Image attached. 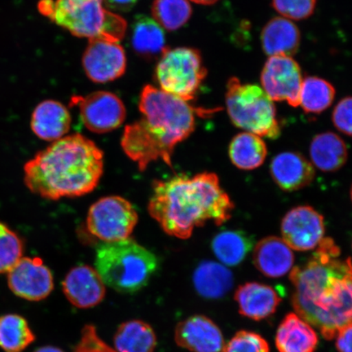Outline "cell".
Instances as JSON below:
<instances>
[{"instance_id":"obj_23","label":"cell","mask_w":352,"mask_h":352,"mask_svg":"<svg viewBox=\"0 0 352 352\" xmlns=\"http://www.w3.org/2000/svg\"><path fill=\"white\" fill-rule=\"evenodd\" d=\"M131 43L136 54L145 58L161 56L167 50L164 30L152 17L139 15L131 29Z\"/></svg>"},{"instance_id":"obj_14","label":"cell","mask_w":352,"mask_h":352,"mask_svg":"<svg viewBox=\"0 0 352 352\" xmlns=\"http://www.w3.org/2000/svg\"><path fill=\"white\" fill-rule=\"evenodd\" d=\"M82 66L91 81L104 83L116 80L126 72L125 51L117 42L90 39L82 56Z\"/></svg>"},{"instance_id":"obj_33","label":"cell","mask_w":352,"mask_h":352,"mask_svg":"<svg viewBox=\"0 0 352 352\" xmlns=\"http://www.w3.org/2000/svg\"><path fill=\"white\" fill-rule=\"evenodd\" d=\"M223 352H270V346L261 334L241 330L224 346Z\"/></svg>"},{"instance_id":"obj_15","label":"cell","mask_w":352,"mask_h":352,"mask_svg":"<svg viewBox=\"0 0 352 352\" xmlns=\"http://www.w3.org/2000/svg\"><path fill=\"white\" fill-rule=\"evenodd\" d=\"M175 340L179 346L191 352H223L226 346L218 325L201 315L179 323L175 328Z\"/></svg>"},{"instance_id":"obj_6","label":"cell","mask_w":352,"mask_h":352,"mask_svg":"<svg viewBox=\"0 0 352 352\" xmlns=\"http://www.w3.org/2000/svg\"><path fill=\"white\" fill-rule=\"evenodd\" d=\"M96 270L104 285L122 294H134L149 283L158 267L155 255L129 239L103 243L96 252Z\"/></svg>"},{"instance_id":"obj_30","label":"cell","mask_w":352,"mask_h":352,"mask_svg":"<svg viewBox=\"0 0 352 352\" xmlns=\"http://www.w3.org/2000/svg\"><path fill=\"white\" fill-rule=\"evenodd\" d=\"M336 89L324 79L307 77L302 81L299 105L306 113H320L331 105Z\"/></svg>"},{"instance_id":"obj_7","label":"cell","mask_w":352,"mask_h":352,"mask_svg":"<svg viewBox=\"0 0 352 352\" xmlns=\"http://www.w3.org/2000/svg\"><path fill=\"white\" fill-rule=\"evenodd\" d=\"M226 100L228 116L236 126L259 138H279L276 107L263 88L233 77L228 82Z\"/></svg>"},{"instance_id":"obj_32","label":"cell","mask_w":352,"mask_h":352,"mask_svg":"<svg viewBox=\"0 0 352 352\" xmlns=\"http://www.w3.org/2000/svg\"><path fill=\"white\" fill-rule=\"evenodd\" d=\"M23 241L16 232L0 221V274L8 271L22 258Z\"/></svg>"},{"instance_id":"obj_9","label":"cell","mask_w":352,"mask_h":352,"mask_svg":"<svg viewBox=\"0 0 352 352\" xmlns=\"http://www.w3.org/2000/svg\"><path fill=\"white\" fill-rule=\"evenodd\" d=\"M138 222L134 206L120 196L100 198L91 206L87 218L88 230L104 243L129 239Z\"/></svg>"},{"instance_id":"obj_26","label":"cell","mask_w":352,"mask_h":352,"mask_svg":"<svg viewBox=\"0 0 352 352\" xmlns=\"http://www.w3.org/2000/svg\"><path fill=\"white\" fill-rule=\"evenodd\" d=\"M116 352H153L157 337L153 329L142 320H133L122 323L113 338Z\"/></svg>"},{"instance_id":"obj_3","label":"cell","mask_w":352,"mask_h":352,"mask_svg":"<svg viewBox=\"0 0 352 352\" xmlns=\"http://www.w3.org/2000/svg\"><path fill=\"white\" fill-rule=\"evenodd\" d=\"M103 171L102 151L77 133L56 140L26 162L24 182L34 195L59 200L94 191Z\"/></svg>"},{"instance_id":"obj_24","label":"cell","mask_w":352,"mask_h":352,"mask_svg":"<svg viewBox=\"0 0 352 352\" xmlns=\"http://www.w3.org/2000/svg\"><path fill=\"white\" fill-rule=\"evenodd\" d=\"M196 292L201 297L218 299L230 292L233 275L226 266L217 262L204 261L198 265L192 276Z\"/></svg>"},{"instance_id":"obj_8","label":"cell","mask_w":352,"mask_h":352,"mask_svg":"<svg viewBox=\"0 0 352 352\" xmlns=\"http://www.w3.org/2000/svg\"><path fill=\"white\" fill-rule=\"evenodd\" d=\"M155 74L160 89L188 102L195 98L208 70L199 51L176 47L162 54Z\"/></svg>"},{"instance_id":"obj_21","label":"cell","mask_w":352,"mask_h":352,"mask_svg":"<svg viewBox=\"0 0 352 352\" xmlns=\"http://www.w3.org/2000/svg\"><path fill=\"white\" fill-rule=\"evenodd\" d=\"M276 345L279 352H315L318 336L307 321L296 314H289L277 329Z\"/></svg>"},{"instance_id":"obj_19","label":"cell","mask_w":352,"mask_h":352,"mask_svg":"<svg viewBox=\"0 0 352 352\" xmlns=\"http://www.w3.org/2000/svg\"><path fill=\"white\" fill-rule=\"evenodd\" d=\"M253 261L254 266L264 276L278 278L292 271L294 255L283 239L271 236L255 245Z\"/></svg>"},{"instance_id":"obj_29","label":"cell","mask_w":352,"mask_h":352,"mask_svg":"<svg viewBox=\"0 0 352 352\" xmlns=\"http://www.w3.org/2000/svg\"><path fill=\"white\" fill-rule=\"evenodd\" d=\"M35 340L24 318L17 314L0 316V347L6 352H22Z\"/></svg>"},{"instance_id":"obj_36","label":"cell","mask_w":352,"mask_h":352,"mask_svg":"<svg viewBox=\"0 0 352 352\" xmlns=\"http://www.w3.org/2000/svg\"><path fill=\"white\" fill-rule=\"evenodd\" d=\"M336 338L338 352H351V324L342 328Z\"/></svg>"},{"instance_id":"obj_17","label":"cell","mask_w":352,"mask_h":352,"mask_svg":"<svg viewBox=\"0 0 352 352\" xmlns=\"http://www.w3.org/2000/svg\"><path fill=\"white\" fill-rule=\"evenodd\" d=\"M270 170L277 186L287 192L309 186L316 175L314 165L297 152L279 153L272 160Z\"/></svg>"},{"instance_id":"obj_34","label":"cell","mask_w":352,"mask_h":352,"mask_svg":"<svg viewBox=\"0 0 352 352\" xmlns=\"http://www.w3.org/2000/svg\"><path fill=\"white\" fill-rule=\"evenodd\" d=\"M316 0H272V7L284 19L303 20L314 12Z\"/></svg>"},{"instance_id":"obj_1","label":"cell","mask_w":352,"mask_h":352,"mask_svg":"<svg viewBox=\"0 0 352 352\" xmlns=\"http://www.w3.org/2000/svg\"><path fill=\"white\" fill-rule=\"evenodd\" d=\"M340 254L336 242L324 237L309 261L289 274L294 310L327 340L351 324V262Z\"/></svg>"},{"instance_id":"obj_10","label":"cell","mask_w":352,"mask_h":352,"mask_svg":"<svg viewBox=\"0 0 352 352\" xmlns=\"http://www.w3.org/2000/svg\"><path fill=\"white\" fill-rule=\"evenodd\" d=\"M70 104L78 108L83 124L95 133L116 130L126 118V108L122 100L107 91L92 92L86 96H74Z\"/></svg>"},{"instance_id":"obj_11","label":"cell","mask_w":352,"mask_h":352,"mask_svg":"<svg viewBox=\"0 0 352 352\" xmlns=\"http://www.w3.org/2000/svg\"><path fill=\"white\" fill-rule=\"evenodd\" d=\"M301 69L289 56H271L261 74L263 90L272 101H286L293 107L299 105L302 85Z\"/></svg>"},{"instance_id":"obj_27","label":"cell","mask_w":352,"mask_h":352,"mask_svg":"<svg viewBox=\"0 0 352 352\" xmlns=\"http://www.w3.org/2000/svg\"><path fill=\"white\" fill-rule=\"evenodd\" d=\"M228 153L233 165L237 168L252 170L263 165L266 160L267 148L259 136L242 132L232 139Z\"/></svg>"},{"instance_id":"obj_35","label":"cell","mask_w":352,"mask_h":352,"mask_svg":"<svg viewBox=\"0 0 352 352\" xmlns=\"http://www.w3.org/2000/svg\"><path fill=\"white\" fill-rule=\"evenodd\" d=\"M333 122L343 134L351 135V98H343L333 113Z\"/></svg>"},{"instance_id":"obj_38","label":"cell","mask_w":352,"mask_h":352,"mask_svg":"<svg viewBox=\"0 0 352 352\" xmlns=\"http://www.w3.org/2000/svg\"><path fill=\"white\" fill-rule=\"evenodd\" d=\"M34 352H64L60 349H57L56 346H42L41 349H37Z\"/></svg>"},{"instance_id":"obj_39","label":"cell","mask_w":352,"mask_h":352,"mask_svg":"<svg viewBox=\"0 0 352 352\" xmlns=\"http://www.w3.org/2000/svg\"><path fill=\"white\" fill-rule=\"evenodd\" d=\"M190 1L197 4H201V6H211V4L217 3L219 0H190Z\"/></svg>"},{"instance_id":"obj_2","label":"cell","mask_w":352,"mask_h":352,"mask_svg":"<svg viewBox=\"0 0 352 352\" xmlns=\"http://www.w3.org/2000/svg\"><path fill=\"white\" fill-rule=\"evenodd\" d=\"M233 209L218 176L210 173L156 180L148 206L166 234L179 239H189L195 228L208 221L221 226L230 219Z\"/></svg>"},{"instance_id":"obj_18","label":"cell","mask_w":352,"mask_h":352,"mask_svg":"<svg viewBox=\"0 0 352 352\" xmlns=\"http://www.w3.org/2000/svg\"><path fill=\"white\" fill-rule=\"evenodd\" d=\"M235 300L242 316L262 320L275 314L281 298L270 285L248 283L236 289Z\"/></svg>"},{"instance_id":"obj_20","label":"cell","mask_w":352,"mask_h":352,"mask_svg":"<svg viewBox=\"0 0 352 352\" xmlns=\"http://www.w3.org/2000/svg\"><path fill=\"white\" fill-rule=\"evenodd\" d=\"M72 116L67 108L56 100H47L34 109L30 126L35 135L47 142H56L68 133Z\"/></svg>"},{"instance_id":"obj_28","label":"cell","mask_w":352,"mask_h":352,"mask_svg":"<svg viewBox=\"0 0 352 352\" xmlns=\"http://www.w3.org/2000/svg\"><path fill=\"white\" fill-rule=\"evenodd\" d=\"M254 242L241 231H223L214 237L211 248L215 256L227 266H236L252 250Z\"/></svg>"},{"instance_id":"obj_4","label":"cell","mask_w":352,"mask_h":352,"mask_svg":"<svg viewBox=\"0 0 352 352\" xmlns=\"http://www.w3.org/2000/svg\"><path fill=\"white\" fill-rule=\"evenodd\" d=\"M139 109L140 120L126 126L123 132V151L142 171L160 160L173 167L175 147L195 131L198 112L186 101L152 85L143 88Z\"/></svg>"},{"instance_id":"obj_12","label":"cell","mask_w":352,"mask_h":352,"mask_svg":"<svg viewBox=\"0 0 352 352\" xmlns=\"http://www.w3.org/2000/svg\"><path fill=\"white\" fill-rule=\"evenodd\" d=\"M11 292L29 301H41L54 289V275L39 258L22 257L8 272Z\"/></svg>"},{"instance_id":"obj_13","label":"cell","mask_w":352,"mask_h":352,"mask_svg":"<svg viewBox=\"0 0 352 352\" xmlns=\"http://www.w3.org/2000/svg\"><path fill=\"white\" fill-rule=\"evenodd\" d=\"M325 232L324 217L308 206L289 210L281 222L283 240L297 252H307L318 248Z\"/></svg>"},{"instance_id":"obj_22","label":"cell","mask_w":352,"mask_h":352,"mask_svg":"<svg viewBox=\"0 0 352 352\" xmlns=\"http://www.w3.org/2000/svg\"><path fill=\"white\" fill-rule=\"evenodd\" d=\"M262 47L267 56L292 57L298 50L300 32L296 24L284 17H275L264 26Z\"/></svg>"},{"instance_id":"obj_31","label":"cell","mask_w":352,"mask_h":352,"mask_svg":"<svg viewBox=\"0 0 352 352\" xmlns=\"http://www.w3.org/2000/svg\"><path fill=\"white\" fill-rule=\"evenodd\" d=\"M151 12L162 29L175 32L187 23L192 10L188 0H154Z\"/></svg>"},{"instance_id":"obj_5","label":"cell","mask_w":352,"mask_h":352,"mask_svg":"<svg viewBox=\"0 0 352 352\" xmlns=\"http://www.w3.org/2000/svg\"><path fill=\"white\" fill-rule=\"evenodd\" d=\"M38 10L55 24L78 38L120 42L127 23L104 8L103 0H39Z\"/></svg>"},{"instance_id":"obj_37","label":"cell","mask_w":352,"mask_h":352,"mask_svg":"<svg viewBox=\"0 0 352 352\" xmlns=\"http://www.w3.org/2000/svg\"><path fill=\"white\" fill-rule=\"evenodd\" d=\"M138 2V0H103L107 10L118 12H129Z\"/></svg>"},{"instance_id":"obj_16","label":"cell","mask_w":352,"mask_h":352,"mask_svg":"<svg viewBox=\"0 0 352 352\" xmlns=\"http://www.w3.org/2000/svg\"><path fill=\"white\" fill-rule=\"evenodd\" d=\"M63 289L74 306L85 309L100 305L107 292L98 272L87 265L72 268L63 280Z\"/></svg>"},{"instance_id":"obj_25","label":"cell","mask_w":352,"mask_h":352,"mask_svg":"<svg viewBox=\"0 0 352 352\" xmlns=\"http://www.w3.org/2000/svg\"><path fill=\"white\" fill-rule=\"evenodd\" d=\"M346 145L342 139L333 132H324L315 136L310 145L312 164L320 170L333 173L345 165Z\"/></svg>"}]
</instances>
